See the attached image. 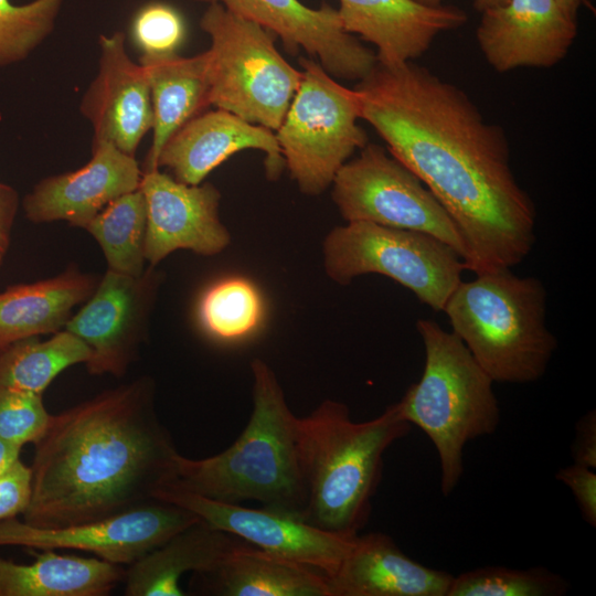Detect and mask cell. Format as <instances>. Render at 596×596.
Here are the masks:
<instances>
[{"label": "cell", "mask_w": 596, "mask_h": 596, "mask_svg": "<svg viewBox=\"0 0 596 596\" xmlns=\"http://www.w3.org/2000/svg\"><path fill=\"white\" fill-rule=\"evenodd\" d=\"M361 119L455 222L466 269H511L535 243L536 211L519 184L502 127L471 98L414 61L376 63L353 88Z\"/></svg>", "instance_id": "6da1fadb"}, {"label": "cell", "mask_w": 596, "mask_h": 596, "mask_svg": "<svg viewBox=\"0 0 596 596\" xmlns=\"http://www.w3.org/2000/svg\"><path fill=\"white\" fill-rule=\"evenodd\" d=\"M131 38L145 57L178 54L187 35L182 14L171 4L150 2L141 7L131 22Z\"/></svg>", "instance_id": "1f68e13d"}, {"label": "cell", "mask_w": 596, "mask_h": 596, "mask_svg": "<svg viewBox=\"0 0 596 596\" xmlns=\"http://www.w3.org/2000/svg\"><path fill=\"white\" fill-rule=\"evenodd\" d=\"M576 19L556 0H507L481 11L478 46L499 73L519 67H552L570 51Z\"/></svg>", "instance_id": "2e32d148"}, {"label": "cell", "mask_w": 596, "mask_h": 596, "mask_svg": "<svg viewBox=\"0 0 596 596\" xmlns=\"http://www.w3.org/2000/svg\"><path fill=\"white\" fill-rule=\"evenodd\" d=\"M196 589L216 596H331L328 577L245 541L210 571L194 573Z\"/></svg>", "instance_id": "7402d4cb"}, {"label": "cell", "mask_w": 596, "mask_h": 596, "mask_svg": "<svg viewBox=\"0 0 596 596\" xmlns=\"http://www.w3.org/2000/svg\"><path fill=\"white\" fill-rule=\"evenodd\" d=\"M414 1L425 4V6H432V7L440 6L444 2V0H414Z\"/></svg>", "instance_id": "60d3db41"}, {"label": "cell", "mask_w": 596, "mask_h": 596, "mask_svg": "<svg viewBox=\"0 0 596 596\" xmlns=\"http://www.w3.org/2000/svg\"><path fill=\"white\" fill-rule=\"evenodd\" d=\"M344 30L372 43L385 65L415 61L443 32L467 22L462 9L425 6L414 0H339Z\"/></svg>", "instance_id": "ffe728a7"}, {"label": "cell", "mask_w": 596, "mask_h": 596, "mask_svg": "<svg viewBox=\"0 0 596 596\" xmlns=\"http://www.w3.org/2000/svg\"><path fill=\"white\" fill-rule=\"evenodd\" d=\"M454 575L404 554L382 532L356 534L334 574L331 596H447Z\"/></svg>", "instance_id": "44dd1931"}, {"label": "cell", "mask_w": 596, "mask_h": 596, "mask_svg": "<svg viewBox=\"0 0 596 596\" xmlns=\"http://www.w3.org/2000/svg\"><path fill=\"white\" fill-rule=\"evenodd\" d=\"M562 9L571 17L576 19L577 10L582 0H556Z\"/></svg>", "instance_id": "f35d334b"}, {"label": "cell", "mask_w": 596, "mask_h": 596, "mask_svg": "<svg viewBox=\"0 0 596 596\" xmlns=\"http://www.w3.org/2000/svg\"><path fill=\"white\" fill-rule=\"evenodd\" d=\"M3 257H4V254H2V253L0 252V266H1L2 262H3Z\"/></svg>", "instance_id": "b9f144b4"}, {"label": "cell", "mask_w": 596, "mask_h": 596, "mask_svg": "<svg viewBox=\"0 0 596 596\" xmlns=\"http://www.w3.org/2000/svg\"><path fill=\"white\" fill-rule=\"evenodd\" d=\"M241 541L199 520L128 565L124 594L184 596L183 574L212 570Z\"/></svg>", "instance_id": "603a6c76"}, {"label": "cell", "mask_w": 596, "mask_h": 596, "mask_svg": "<svg viewBox=\"0 0 596 596\" xmlns=\"http://www.w3.org/2000/svg\"><path fill=\"white\" fill-rule=\"evenodd\" d=\"M570 583L545 567L483 566L454 575L447 596H560Z\"/></svg>", "instance_id": "f546056e"}, {"label": "cell", "mask_w": 596, "mask_h": 596, "mask_svg": "<svg viewBox=\"0 0 596 596\" xmlns=\"http://www.w3.org/2000/svg\"><path fill=\"white\" fill-rule=\"evenodd\" d=\"M505 1L507 0H473V7L481 12L487 8L504 3Z\"/></svg>", "instance_id": "ab89813d"}, {"label": "cell", "mask_w": 596, "mask_h": 596, "mask_svg": "<svg viewBox=\"0 0 596 596\" xmlns=\"http://www.w3.org/2000/svg\"><path fill=\"white\" fill-rule=\"evenodd\" d=\"M18 207L19 195L17 191L0 182V252L4 255L10 246Z\"/></svg>", "instance_id": "8d00e7d4"}, {"label": "cell", "mask_w": 596, "mask_h": 596, "mask_svg": "<svg viewBox=\"0 0 596 596\" xmlns=\"http://www.w3.org/2000/svg\"><path fill=\"white\" fill-rule=\"evenodd\" d=\"M302 78L275 136L291 179L308 195L327 190L339 169L368 142L359 98L317 60L299 58Z\"/></svg>", "instance_id": "ba28073f"}, {"label": "cell", "mask_w": 596, "mask_h": 596, "mask_svg": "<svg viewBox=\"0 0 596 596\" xmlns=\"http://www.w3.org/2000/svg\"><path fill=\"white\" fill-rule=\"evenodd\" d=\"M210 36L209 105L276 131L300 85L301 70L278 52L276 35L219 3L200 19Z\"/></svg>", "instance_id": "52a82bcc"}, {"label": "cell", "mask_w": 596, "mask_h": 596, "mask_svg": "<svg viewBox=\"0 0 596 596\" xmlns=\"http://www.w3.org/2000/svg\"><path fill=\"white\" fill-rule=\"evenodd\" d=\"M307 487L304 520L321 530L355 535L368 523L382 478L383 456L412 425L394 404L366 422H353L345 404L326 400L300 417Z\"/></svg>", "instance_id": "277c9868"}, {"label": "cell", "mask_w": 596, "mask_h": 596, "mask_svg": "<svg viewBox=\"0 0 596 596\" xmlns=\"http://www.w3.org/2000/svg\"><path fill=\"white\" fill-rule=\"evenodd\" d=\"M571 454L574 464L596 469L595 409L587 412L576 423Z\"/></svg>", "instance_id": "d590c367"}, {"label": "cell", "mask_w": 596, "mask_h": 596, "mask_svg": "<svg viewBox=\"0 0 596 596\" xmlns=\"http://www.w3.org/2000/svg\"><path fill=\"white\" fill-rule=\"evenodd\" d=\"M160 281L155 266L140 276L108 269L84 306L72 315L64 329L89 348L85 364L91 374L120 377L127 372L145 340Z\"/></svg>", "instance_id": "4fadbf2b"}, {"label": "cell", "mask_w": 596, "mask_h": 596, "mask_svg": "<svg viewBox=\"0 0 596 596\" xmlns=\"http://www.w3.org/2000/svg\"><path fill=\"white\" fill-rule=\"evenodd\" d=\"M147 205L145 258L156 266L177 249L212 256L230 244L221 222L220 191L212 183L190 185L159 169L142 171Z\"/></svg>", "instance_id": "9a60e30c"}, {"label": "cell", "mask_w": 596, "mask_h": 596, "mask_svg": "<svg viewBox=\"0 0 596 596\" xmlns=\"http://www.w3.org/2000/svg\"><path fill=\"white\" fill-rule=\"evenodd\" d=\"M32 498V470L20 459L0 476V522L23 514Z\"/></svg>", "instance_id": "836d02e7"}, {"label": "cell", "mask_w": 596, "mask_h": 596, "mask_svg": "<svg viewBox=\"0 0 596 596\" xmlns=\"http://www.w3.org/2000/svg\"><path fill=\"white\" fill-rule=\"evenodd\" d=\"M246 149L264 151L267 177H279L285 162L275 131L215 108L183 124L164 143L157 167L168 168L179 182L196 185L226 159Z\"/></svg>", "instance_id": "d6986e66"}, {"label": "cell", "mask_w": 596, "mask_h": 596, "mask_svg": "<svg viewBox=\"0 0 596 596\" xmlns=\"http://www.w3.org/2000/svg\"><path fill=\"white\" fill-rule=\"evenodd\" d=\"M63 0H0V67L25 60L54 29Z\"/></svg>", "instance_id": "4dcf8cb0"}, {"label": "cell", "mask_w": 596, "mask_h": 596, "mask_svg": "<svg viewBox=\"0 0 596 596\" xmlns=\"http://www.w3.org/2000/svg\"><path fill=\"white\" fill-rule=\"evenodd\" d=\"M146 228L147 205L140 188L111 201L85 227L99 244L108 269L129 276L145 272Z\"/></svg>", "instance_id": "83f0119b"}, {"label": "cell", "mask_w": 596, "mask_h": 596, "mask_svg": "<svg viewBox=\"0 0 596 596\" xmlns=\"http://www.w3.org/2000/svg\"><path fill=\"white\" fill-rule=\"evenodd\" d=\"M89 358V348L66 329L45 341L23 339L0 350V385L42 395L61 372Z\"/></svg>", "instance_id": "4316f807"}, {"label": "cell", "mask_w": 596, "mask_h": 596, "mask_svg": "<svg viewBox=\"0 0 596 596\" xmlns=\"http://www.w3.org/2000/svg\"><path fill=\"white\" fill-rule=\"evenodd\" d=\"M23 521L55 529L102 520L156 500L177 477L180 453L155 408L149 377L51 415L34 444Z\"/></svg>", "instance_id": "7a4b0ae2"}, {"label": "cell", "mask_w": 596, "mask_h": 596, "mask_svg": "<svg viewBox=\"0 0 596 596\" xmlns=\"http://www.w3.org/2000/svg\"><path fill=\"white\" fill-rule=\"evenodd\" d=\"M251 369L253 408L242 434L217 455L202 459L180 455L175 480L168 487L227 503L256 501L304 520L307 487L300 417L289 408L264 361L253 360Z\"/></svg>", "instance_id": "3957f363"}, {"label": "cell", "mask_w": 596, "mask_h": 596, "mask_svg": "<svg viewBox=\"0 0 596 596\" xmlns=\"http://www.w3.org/2000/svg\"><path fill=\"white\" fill-rule=\"evenodd\" d=\"M98 283L97 276L72 266L55 277L0 292V350L23 339L60 331Z\"/></svg>", "instance_id": "cb8c5ba5"}, {"label": "cell", "mask_w": 596, "mask_h": 596, "mask_svg": "<svg viewBox=\"0 0 596 596\" xmlns=\"http://www.w3.org/2000/svg\"><path fill=\"white\" fill-rule=\"evenodd\" d=\"M141 178L135 156L111 142L94 141L85 166L47 177L25 195L24 213L33 223L65 221L85 228L111 201L139 189Z\"/></svg>", "instance_id": "ac0fdd59"}, {"label": "cell", "mask_w": 596, "mask_h": 596, "mask_svg": "<svg viewBox=\"0 0 596 596\" xmlns=\"http://www.w3.org/2000/svg\"><path fill=\"white\" fill-rule=\"evenodd\" d=\"M151 95L152 141L145 170L158 169L157 161L167 140L209 105L206 51L190 57H140Z\"/></svg>", "instance_id": "d4e9b609"}, {"label": "cell", "mask_w": 596, "mask_h": 596, "mask_svg": "<svg viewBox=\"0 0 596 596\" xmlns=\"http://www.w3.org/2000/svg\"><path fill=\"white\" fill-rule=\"evenodd\" d=\"M332 201L347 222L429 234L464 260L466 246L455 222L434 194L386 148L368 142L348 160L332 183Z\"/></svg>", "instance_id": "30bf717a"}, {"label": "cell", "mask_w": 596, "mask_h": 596, "mask_svg": "<svg viewBox=\"0 0 596 596\" xmlns=\"http://www.w3.org/2000/svg\"><path fill=\"white\" fill-rule=\"evenodd\" d=\"M556 480L572 491L583 520L590 526H596V472L595 469L572 464L561 468Z\"/></svg>", "instance_id": "e575fe53"}, {"label": "cell", "mask_w": 596, "mask_h": 596, "mask_svg": "<svg viewBox=\"0 0 596 596\" xmlns=\"http://www.w3.org/2000/svg\"><path fill=\"white\" fill-rule=\"evenodd\" d=\"M156 499L182 507L211 526L267 553L309 566L328 579L356 535L324 531L300 518L267 508L222 502L171 487L160 490Z\"/></svg>", "instance_id": "7c38bea8"}, {"label": "cell", "mask_w": 596, "mask_h": 596, "mask_svg": "<svg viewBox=\"0 0 596 596\" xmlns=\"http://www.w3.org/2000/svg\"><path fill=\"white\" fill-rule=\"evenodd\" d=\"M98 71L83 95L81 113L93 127V141H108L135 156L152 129L150 86L143 66L126 51L121 31L99 36Z\"/></svg>", "instance_id": "e0dca14e"}, {"label": "cell", "mask_w": 596, "mask_h": 596, "mask_svg": "<svg viewBox=\"0 0 596 596\" xmlns=\"http://www.w3.org/2000/svg\"><path fill=\"white\" fill-rule=\"evenodd\" d=\"M323 264L340 285L365 274L384 275L435 311H443L466 269L453 247L429 234L362 221L330 231Z\"/></svg>", "instance_id": "9c48e42d"}, {"label": "cell", "mask_w": 596, "mask_h": 596, "mask_svg": "<svg viewBox=\"0 0 596 596\" xmlns=\"http://www.w3.org/2000/svg\"><path fill=\"white\" fill-rule=\"evenodd\" d=\"M51 414L42 395L0 385V439L23 447L45 433Z\"/></svg>", "instance_id": "d6a6232c"}, {"label": "cell", "mask_w": 596, "mask_h": 596, "mask_svg": "<svg viewBox=\"0 0 596 596\" xmlns=\"http://www.w3.org/2000/svg\"><path fill=\"white\" fill-rule=\"evenodd\" d=\"M263 317L259 290L242 277H227L212 284L198 305L202 329L220 341H235L252 334Z\"/></svg>", "instance_id": "f1b7e54d"}, {"label": "cell", "mask_w": 596, "mask_h": 596, "mask_svg": "<svg viewBox=\"0 0 596 596\" xmlns=\"http://www.w3.org/2000/svg\"><path fill=\"white\" fill-rule=\"evenodd\" d=\"M42 551L31 564L0 556V596H105L124 582L123 565Z\"/></svg>", "instance_id": "484cf974"}, {"label": "cell", "mask_w": 596, "mask_h": 596, "mask_svg": "<svg viewBox=\"0 0 596 596\" xmlns=\"http://www.w3.org/2000/svg\"><path fill=\"white\" fill-rule=\"evenodd\" d=\"M425 349L421 379L394 404L398 416L421 428L439 460L440 489L449 496L464 472L465 446L493 434L500 407L492 379L464 342L435 320L416 322Z\"/></svg>", "instance_id": "8992f818"}, {"label": "cell", "mask_w": 596, "mask_h": 596, "mask_svg": "<svg viewBox=\"0 0 596 596\" xmlns=\"http://www.w3.org/2000/svg\"><path fill=\"white\" fill-rule=\"evenodd\" d=\"M199 520L193 512L159 499L102 520L55 529L11 518L0 522V546L79 550L118 565H130Z\"/></svg>", "instance_id": "8fae6325"}, {"label": "cell", "mask_w": 596, "mask_h": 596, "mask_svg": "<svg viewBox=\"0 0 596 596\" xmlns=\"http://www.w3.org/2000/svg\"><path fill=\"white\" fill-rule=\"evenodd\" d=\"M22 447L0 439V476L20 459Z\"/></svg>", "instance_id": "74e56055"}, {"label": "cell", "mask_w": 596, "mask_h": 596, "mask_svg": "<svg viewBox=\"0 0 596 596\" xmlns=\"http://www.w3.org/2000/svg\"><path fill=\"white\" fill-rule=\"evenodd\" d=\"M219 3L276 36L292 53L316 57L334 78L359 82L377 63L376 53L347 32L338 10L328 3L311 8L299 0H194Z\"/></svg>", "instance_id": "5bb4252c"}, {"label": "cell", "mask_w": 596, "mask_h": 596, "mask_svg": "<svg viewBox=\"0 0 596 596\" xmlns=\"http://www.w3.org/2000/svg\"><path fill=\"white\" fill-rule=\"evenodd\" d=\"M443 311L494 383L540 380L557 348L545 323L546 290L535 277L510 269L476 274L455 287Z\"/></svg>", "instance_id": "5b68a950"}]
</instances>
